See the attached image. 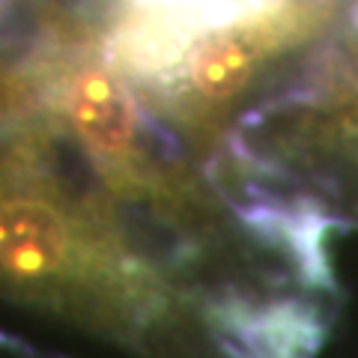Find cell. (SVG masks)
Masks as SVG:
<instances>
[{
    "mask_svg": "<svg viewBox=\"0 0 358 358\" xmlns=\"http://www.w3.org/2000/svg\"><path fill=\"white\" fill-rule=\"evenodd\" d=\"M0 284L42 299H93L120 313L147 308V278L105 251L63 203L0 188Z\"/></svg>",
    "mask_w": 358,
    "mask_h": 358,
    "instance_id": "6da1fadb",
    "label": "cell"
},
{
    "mask_svg": "<svg viewBox=\"0 0 358 358\" xmlns=\"http://www.w3.org/2000/svg\"><path fill=\"white\" fill-rule=\"evenodd\" d=\"M313 21H317V9L310 3L296 6L284 0L281 6L266 9L260 15L206 30L182 57L188 90L200 102H227L251 84L263 63L293 45Z\"/></svg>",
    "mask_w": 358,
    "mask_h": 358,
    "instance_id": "7a4b0ae2",
    "label": "cell"
},
{
    "mask_svg": "<svg viewBox=\"0 0 358 358\" xmlns=\"http://www.w3.org/2000/svg\"><path fill=\"white\" fill-rule=\"evenodd\" d=\"M66 120L75 138L105 164H122L141 150V110L108 66H84L66 87Z\"/></svg>",
    "mask_w": 358,
    "mask_h": 358,
    "instance_id": "3957f363",
    "label": "cell"
},
{
    "mask_svg": "<svg viewBox=\"0 0 358 358\" xmlns=\"http://www.w3.org/2000/svg\"><path fill=\"white\" fill-rule=\"evenodd\" d=\"M218 331L233 358H313L326 322L313 305L296 299L266 305L233 301L218 313Z\"/></svg>",
    "mask_w": 358,
    "mask_h": 358,
    "instance_id": "277c9868",
    "label": "cell"
},
{
    "mask_svg": "<svg viewBox=\"0 0 358 358\" xmlns=\"http://www.w3.org/2000/svg\"><path fill=\"white\" fill-rule=\"evenodd\" d=\"M334 120H338L341 131H346L350 138H358V99H352V105H346V114L343 117H334Z\"/></svg>",
    "mask_w": 358,
    "mask_h": 358,
    "instance_id": "5b68a950",
    "label": "cell"
}]
</instances>
